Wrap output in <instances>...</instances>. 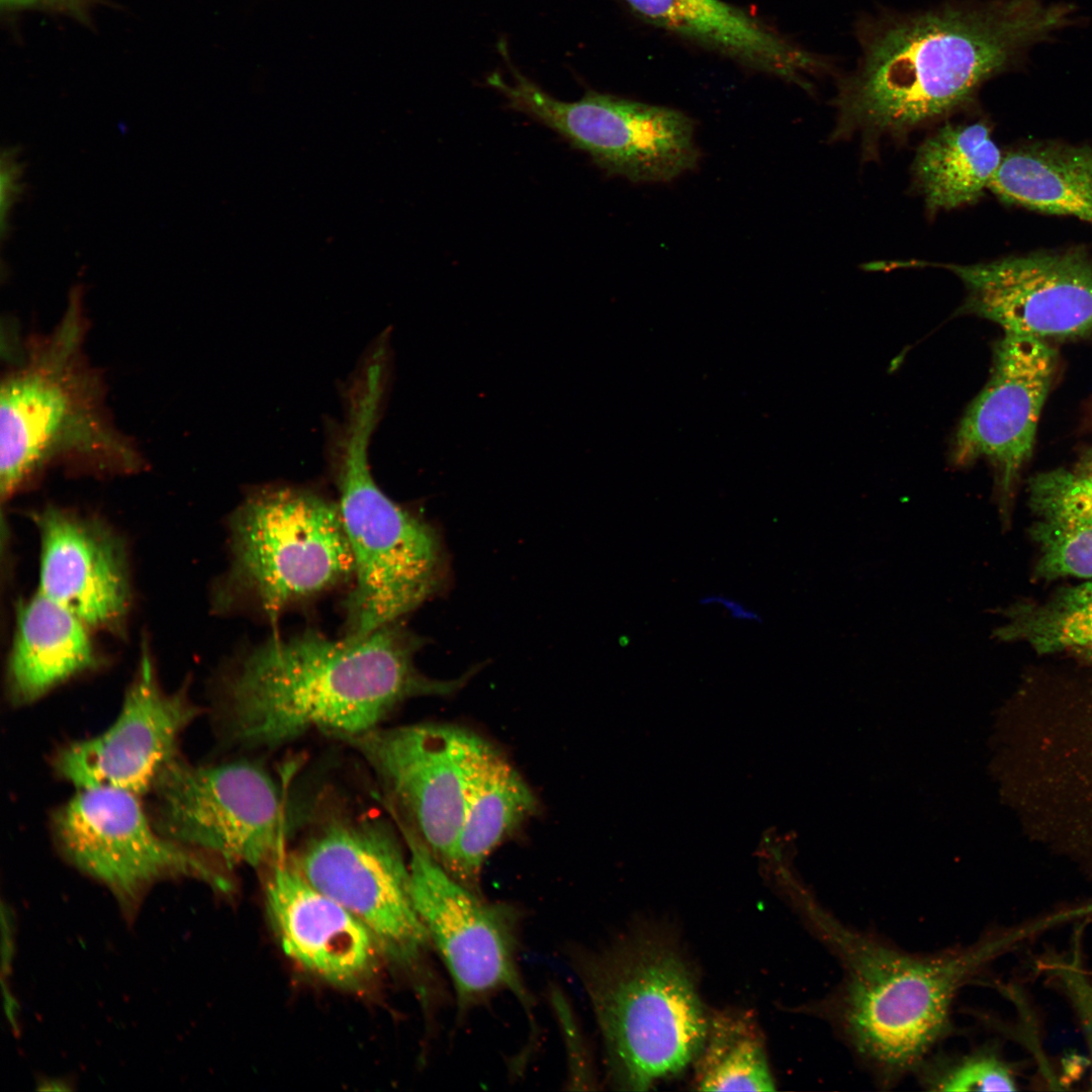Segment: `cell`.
<instances>
[{"label": "cell", "instance_id": "4", "mask_svg": "<svg viewBox=\"0 0 1092 1092\" xmlns=\"http://www.w3.org/2000/svg\"><path fill=\"white\" fill-rule=\"evenodd\" d=\"M75 286L53 330L24 342L0 386V493L16 495L48 469L123 475L145 467L113 421L105 382L85 351L88 323Z\"/></svg>", "mask_w": 1092, "mask_h": 1092}, {"label": "cell", "instance_id": "28", "mask_svg": "<svg viewBox=\"0 0 1092 1092\" xmlns=\"http://www.w3.org/2000/svg\"><path fill=\"white\" fill-rule=\"evenodd\" d=\"M16 150L8 149L2 154L1 160V218L2 226L6 219V213L8 212L11 204L13 203L16 195L19 193L20 184L19 178L22 173L20 164L17 161Z\"/></svg>", "mask_w": 1092, "mask_h": 1092}, {"label": "cell", "instance_id": "32", "mask_svg": "<svg viewBox=\"0 0 1092 1092\" xmlns=\"http://www.w3.org/2000/svg\"><path fill=\"white\" fill-rule=\"evenodd\" d=\"M766 850L769 852V855L776 863L783 864L784 854L781 844H771L769 847L766 848Z\"/></svg>", "mask_w": 1092, "mask_h": 1092}, {"label": "cell", "instance_id": "14", "mask_svg": "<svg viewBox=\"0 0 1092 1092\" xmlns=\"http://www.w3.org/2000/svg\"><path fill=\"white\" fill-rule=\"evenodd\" d=\"M913 265L952 272L967 290L959 311L993 322L1004 333L1046 342L1092 333V255L1084 247L970 265Z\"/></svg>", "mask_w": 1092, "mask_h": 1092}, {"label": "cell", "instance_id": "20", "mask_svg": "<svg viewBox=\"0 0 1092 1092\" xmlns=\"http://www.w3.org/2000/svg\"><path fill=\"white\" fill-rule=\"evenodd\" d=\"M625 1L657 26L769 73L800 80L801 73L817 66L808 54L722 0Z\"/></svg>", "mask_w": 1092, "mask_h": 1092}, {"label": "cell", "instance_id": "25", "mask_svg": "<svg viewBox=\"0 0 1092 1092\" xmlns=\"http://www.w3.org/2000/svg\"><path fill=\"white\" fill-rule=\"evenodd\" d=\"M693 1065L698 1090H776L763 1036L746 1011L710 1013L707 1033Z\"/></svg>", "mask_w": 1092, "mask_h": 1092}, {"label": "cell", "instance_id": "10", "mask_svg": "<svg viewBox=\"0 0 1092 1092\" xmlns=\"http://www.w3.org/2000/svg\"><path fill=\"white\" fill-rule=\"evenodd\" d=\"M290 860L368 928L388 960L403 968L421 963L431 942L414 903L408 857L386 825L334 820Z\"/></svg>", "mask_w": 1092, "mask_h": 1092}, {"label": "cell", "instance_id": "24", "mask_svg": "<svg viewBox=\"0 0 1092 1092\" xmlns=\"http://www.w3.org/2000/svg\"><path fill=\"white\" fill-rule=\"evenodd\" d=\"M1002 157L986 121L945 123L916 151L914 187L929 214L975 203L989 189Z\"/></svg>", "mask_w": 1092, "mask_h": 1092}, {"label": "cell", "instance_id": "18", "mask_svg": "<svg viewBox=\"0 0 1092 1092\" xmlns=\"http://www.w3.org/2000/svg\"><path fill=\"white\" fill-rule=\"evenodd\" d=\"M267 869L266 906L284 952L333 986L356 990L368 983L383 956L368 928L311 886L286 855Z\"/></svg>", "mask_w": 1092, "mask_h": 1092}, {"label": "cell", "instance_id": "7", "mask_svg": "<svg viewBox=\"0 0 1092 1092\" xmlns=\"http://www.w3.org/2000/svg\"><path fill=\"white\" fill-rule=\"evenodd\" d=\"M228 589L275 618L353 576L338 504L305 488L252 491L231 519Z\"/></svg>", "mask_w": 1092, "mask_h": 1092}, {"label": "cell", "instance_id": "22", "mask_svg": "<svg viewBox=\"0 0 1092 1092\" xmlns=\"http://www.w3.org/2000/svg\"><path fill=\"white\" fill-rule=\"evenodd\" d=\"M989 190L1005 203L1092 224V148L1056 141L1013 148Z\"/></svg>", "mask_w": 1092, "mask_h": 1092}, {"label": "cell", "instance_id": "1", "mask_svg": "<svg viewBox=\"0 0 1092 1092\" xmlns=\"http://www.w3.org/2000/svg\"><path fill=\"white\" fill-rule=\"evenodd\" d=\"M1077 6L992 0L899 20L877 33L837 98L830 135L866 151L971 103L992 77L1025 66L1031 50L1083 22Z\"/></svg>", "mask_w": 1092, "mask_h": 1092}, {"label": "cell", "instance_id": "12", "mask_svg": "<svg viewBox=\"0 0 1092 1092\" xmlns=\"http://www.w3.org/2000/svg\"><path fill=\"white\" fill-rule=\"evenodd\" d=\"M480 736L460 727L419 723L341 737L364 758L400 828L446 868L464 811L471 758Z\"/></svg>", "mask_w": 1092, "mask_h": 1092}, {"label": "cell", "instance_id": "13", "mask_svg": "<svg viewBox=\"0 0 1092 1092\" xmlns=\"http://www.w3.org/2000/svg\"><path fill=\"white\" fill-rule=\"evenodd\" d=\"M64 855L123 896L172 876H193L220 889L229 880L221 864L162 833L139 795L113 788L79 792L53 817Z\"/></svg>", "mask_w": 1092, "mask_h": 1092}, {"label": "cell", "instance_id": "19", "mask_svg": "<svg viewBox=\"0 0 1092 1092\" xmlns=\"http://www.w3.org/2000/svg\"><path fill=\"white\" fill-rule=\"evenodd\" d=\"M537 809L538 801L523 777L502 751L480 737L469 766L461 828L445 869L479 892L487 857Z\"/></svg>", "mask_w": 1092, "mask_h": 1092}, {"label": "cell", "instance_id": "30", "mask_svg": "<svg viewBox=\"0 0 1092 1092\" xmlns=\"http://www.w3.org/2000/svg\"><path fill=\"white\" fill-rule=\"evenodd\" d=\"M9 8L44 6L63 11L83 20L97 0H1Z\"/></svg>", "mask_w": 1092, "mask_h": 1092}, {"label": "cell", "instance_id": "33", "mask_svg": "<svg viewBox=\"0 0 1092 1092\" xmlns=\"http://www.w3.org/2000/svg\"><path fill=\"white\" fill-rule=\"evenodd\" d=\"M772 837L769 831H764L761 835L760 844L765 849L771 845Z\"/></svg>", "mask_w": 1092, "mask_h": 1092}, {"label": "cell", "instance_id": "15", "mask_svg": "<svg viewBox=\"0 0 1092 1092\" xmlns=\"http://www.w3.org/2000/svg\"><path fill=\"white\" fill-rule=\"evenodd\" d=\"M197 714L185 694L161 687L146 651L114 722L102 733L61 749L55 768L79 790L148 792L178 758L179 739Z\"/></svg>", "mask_w": 1092, "mask_h": 1092}, {"label": "cell", "instance_id": "9", "mask_svg": "<svg viewBox=\"0 0 1092 1092\" xmlns=\"http://www.w3.org/2000/svg\"><path fill=\"white\" fill-rule=\"evenodd\" d=\"M487 82L511 108L560 134L609 174L665 182L699 161L695 123L678 110L595 91L561 101L517 72L511 82L498 74Z\"/></svg>", "mask_w": 1092, "mask_h": 1092}, {"label": "cell", "instance_id": "11", "mask_svg": "<svg viewBox=\"0 0 1092 1092\" xmlns=\"http://www.w3.org/2000/svg\"><path fill=\"white\" fill-rule=\"evenodd\" d=\"M412 895L451 978L459 1013L500 992L532 1005L518 965V915L457 881L408 830Z\"/></svg>", "mask_w": 1092, "mask_h": 1092}, {"label": "cell", "instance_id": "34", "mask_svg": "<svg viewBox=\"0 0 1092 1092\" xmlns=\"http://www.w3.org/2000/svg\"><path fill=\"white\" fill-rule=\"evenodd\" d=\"M1081 651H1083V652L1085 651L1087 654L1092 655V646H1090V647H1088L1086 649H1083Z\"/></svg>", "mask_w": 1092, "mask_h": 1092}, {"label": "cell", "instance_id": "17", "mask_svg": "<svg viewBox=\"0 0 1092 1092\" xmlns=\"http://www.w3.org/2000/svg\"><path fill=\"white\" fill-rule=\"evenodd\" d=\"M34 519L40 537L39 593L90 629L120 632L130 599L120 538L95 518L55 506Z\"/></svg>", "mask_w": 1092, "mask_h": 1092}, {"label": "cell", "instance_id": "31", "mask_svg": "<svg viewBox=\"0 0 1092 1092\" xmlns=\"http://www.w3.org/2000/svg\"><path fill=\"white\" fill-rule=\"evenodd\" d=\"M1077 471L1092 475V447L1089 448L1080 458L1077 464Z\"/></svg>", "mask_w": 1092, "mask_h": 1092}, {"label": "cell", "instance_id": "29", "mask_svg": "<svg viewBox=\"0 0 1092 1092\" xmlns=\"http://www.w3.org/2000/svg\"><path fill=\"white\" fill-rule=\"evenodd\" d=\"M699 605L703 607L718 606L722 608L728 616L741 622H749L762 624L763 618L759 612L750 608L743 602L722 594H707L701 597L698 601Z\"/></svg>", "mask_w": 1092, "mask_h": 1092}, {"label": "cell", "instance_id": "23", "mask_svg": "<svg viewBox=\"0 0 1092 1092\" xmlns=\"http://www.w3.org/2000/svg\"><path fill=\"white\" fill-rule=\"evenodd\" d=\"M1037 547L1035 574L1043 579L1092 577V475L1054 469L1028 483Z\"/></svg>", "mask_w": 1092, "mask_h": 1092}, {"label": "cell", "instance_id": "27", "mask_svg": "<svg viewBox=\"0 0 1092 1092\" xmlns=\"http://www.w3.org/2000/svg\"><path fill=\"white\" fill-rule=\"evenodd\" d=\"M915 1075L929 1091L1017 1090L1011 1065L988 1045L964 1054H930Z\"/></svg>", "mask_w": 1092, "mask_h": 1092}, {"label": "cell", "instance_id": "26", "mask_svg": "<svg viewBox=\"0 0 1092 1092\" xmlns=\"http://www.w3.org/2000/svg\"><path fill=\"white\" fill-rule=\"evenodd\" d=\"M1004 633L1042 653L1092 646V577L1018 611Z\"/></svg>", "mask_w": 1092, "mask_h": 1092}, {"label": "cell", "instance_id": "6", "mask_svg": "<svg viewBox=\"0 0 1092 1092\" xmlns=\"http://www.w3.org/2000/svg\"><path fill=\"white\" fill-rule=\"evenodd\" d=\"M383 390L359 383L345 392V412L331 457L339 510L353 557L354 585L347 597L346 634L360 638L414 611L446 578V556L435 527L388 497L368 461Z\"/></svg>", "mask_w": 1092, "mask_h": 1092}, {"label": "cell", "instance_id": "21", "mask_svg": "<svg viewBox=\"0 0 1092 1092\" xmlns=\"http://www.w3.org/2000/svg\"><path fill=\"white\" fill-rule=\"evenodd\" d=\"M89 631L77 616L39 592L23 603L8 659L12 701L31 703L96 665L98 657Z\"/></svg>", "mask_w": 1092, "mask_h": 1092}, {"label": "cell", "instance_id": "8", "mask_svg": "<svg viewBox=\"0 0 1092 1092\" xmlns=\"http://www.w3.org/2000/svg\"><path fill=\"white\" fill-rule=\"evenodd\" d=\"M152 791L158 829L226 869H267L285 856L284 797L257 763L194 765L177 758Z\"/></svg>", "mask_w": 1092, "mask_h": 1092}, {"label": "cell", "instance_id": "2", "mask_svg": "<svg viewBox=\"0 0 1092 1092\" xmlns=\"http://www.w3.org/2000/svg\"><path fill=\"white\" fill-rule=\"evenodd\" d=\"M423 639L391 624L366 636L332 639L315 631L269 639L246 653L220 688L225 735L271 748L321 730L339 738L380 723L408 699L450 696L471 671L436 679L415 663Z\"/></svg>", "mask_w": 1092, "mask_h": 1092}, {"label": "cell", "instance_id": "16", "mask_svg": "<svg viewBox=\"0 0 1092 1092\" xmlns=\"http://www.w3.org/2000/svg\"><path fill=\"white\" fill-rule=\"evenodd\" d=\"M1056 364L1046 341L1004 333L994 347L991 376L958 426L954 461L988 459L1002 487L1010 488L1032 454Z\"/></svg>", "mask_w": 1092, "mask_h": 1092}, {"label": "cell", "instance_id": "5", "mask_svg": "<svg viewBox=\"0 0 1092 1092\" xmlns=\"http://www.w3.org/2000/svg\"><path fill=\"white\" fill-rule=\"evenodd\" d=\"M572 962L614 1088L647 1090L693 1064L710 1013L670 931L637 925L607 946L579 950Z\"/></svg>", "mask_w": 1092, "mask_h": 1092}, {"label": "cell", "instance_id": "3", "mask_svg": "<svg viewBox=\"0 0 1092 1092\" xmlns=\"http://www.w3.org/2000/svg\"><path fill=\"white\" fill-rule=\"evenodd\" d=\"M790 890L804 921L841 970L830 993L799 1010L829 1023L882 1087L915 1074L953 1032L961 990L1024 930H997L967 945L910 952L845 924L797 883Z\"/></svg>", "mask_w": 1092, "mask_h": 1092}]
</instances>
